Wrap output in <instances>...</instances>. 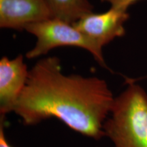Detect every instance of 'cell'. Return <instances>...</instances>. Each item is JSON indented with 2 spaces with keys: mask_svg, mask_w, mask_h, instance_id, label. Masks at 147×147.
Returning <instances> with one entry per match:
<instances>
[{
  "mask_svg": "<svg viewBox=\"0 0 147 147\" xmlns=\"http://www.w3.org/2000/svg\"><path fill=\"white\" fill-rule=\"evenodd\" d=\"M114 100L105 80L64 74L59 59L48 57L38 60L29 70L13 112L24 125L57 118L74 131L100 140L105 136L103 125Z\"/></svg>",
  "mask_w": 147,
  "mask_h": 147,
  "instance_id": "1",
  "label": "cell"
},
{
  "mask_svg": "<svg viewBox=\"0 0 147 147\" xmlns=\"http://www.w3.org/2000/svg\"><path fill=\"white\" fill-rule=\"evenodd\" d=\"M103 125L115 147H147V93L129 80Z\"/></svg>",
  "mask_w": 147,
  "mask_h": 147,
  "instance_id": "2",
  "label": "cell"
},
{
  "mask_svg": "<svg viewBox=\"0 0 147 147\" xmlns=\"http://www.w3.org/2000/svg\"><path fill=\"white\" fill-rule=\"evenodd\" d=\"M25 30L36 38V45L25 55L28 59L47 55L57 47H74L87 51L101 67L110 69L104 58L102 48L72 24L58 18H51L29 24Z\"/></svg>",
  "mask_w": 147,
  "mask_h": 147,
  "instance_id": "3",
  "label": "cell"
},
{
  "mask_svg": "<svg viewBox=\"0 0 147 147\" xmlns=\"http://www.w3.org/2000/svg\"><path fill=\"white\" fill-rule=\"evenodd\" d=\"M127 11L113 8L102 13L88 14L72 25L103 48L115 38L124 36V24L129 19Z\"/></svg>",
  "mask_w": 147,
  "mask_h": 147,
  "instance_id": "4",
  "label": "cell"
},
{
  "mask_svg": "<svg viewBox=\"0 0 147 147\" xmlns=\"http://www.w3.org/2000/svg\"><path fill=\"white\" fill-rule=\"evenodd\" d=\"M29 70L22 55L0 59V115L13 112L28 80Z\"/></svg>",
  "mask_w": 147,
  "mask_h": 147,
  "instance_id": "5",
  "label": "cell"
},
{
  "mask_svg": "<svg viewBox=\"0 0 147 147\" xmlns=\"http://www.w3.org/2000/svg\"><path fill=\"white\" fill-rule=\"evenodd\" d=\"M53 18L45 0H0V27L23 31L29 24Z\"/></svg>",
  "mask_w": 147,
  "mask_h": 147,
  "instance_id": "6",
  "label": "cell"
},
{
  "mask_svg": "<svg viewBox=\"0 0 147 147\" xmlns=\"http://www.w3.org/2000/svg\"><path fill=\"white\" fill-rule=\"evenodd\" d=\"M53 18L73 24L88 14L93 12L94 6L89 0H45Z\"/></svg>",
  "mask_w": 147,
  "mask_h": 147,
  "instance_id": "7",
  "label": "cell"
},
{
  "mask_svg": "<svg viewBox=\"0 0 147 147\" xmlns=\"http://www.w3.org/2000/svg\"><path fill=\"white\" fill-rule=\"evenodd\" d=\"M140 0H100L102 2L110 3L111 7L127 11L129 7Z\"/></svg>",
  "mask_w": 147,
  "mask_h": 147,
  "instance_id": "8",
  "label": "cell"
},
{
  "mask_svg": "<svg viewBox=\"0 0 147 147\" xmlns=\"http://www.w3.org/2000/svg\"><path fill=\"white\" fill-rule=\"evenodd\" d=\"M4 116H1V123H0V147H13L8 142L5 136L4 125H3Z\"/></svg>",
  "mask_w": 147,
  "mask_h": 147,
  "instance_id": "9",
  "label": "cell"
}]
</instances>
